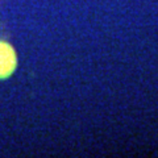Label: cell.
Masks as SVG:
<instances>
[{"label": "cell", "instance_id": "6da1fadb", "mask_svg": "<svg viewBox=\"0 0 158 158\" xmlns=\"http://www.w3.org/2000/svg\"><path fill=\"white\" fill-rule=\"evenodd\" d=\"M17 66V58L15 49L9 44L0 41V79L11 77Z\"/></svg>", "mask_w": 158, "mask_h": 158}]
</instances>
